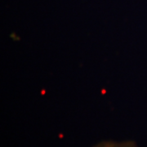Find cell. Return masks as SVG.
<instances>
[{
  "instance_id": "cell-1",
  "label": "cell",
  "mask_w": 147,
  "mask_h": 147,
  "mask_svg": "<svg viewBox=\"0 0 147 147\" xmlns=\"http://www.w3.org/2000/svg\"><path fill=\"white\" fill-rule=\"evenodd\" d=\"M93 147H137L132 142H102Z\"/></svg>"
}]
</instances>
